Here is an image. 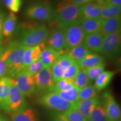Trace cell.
Listing matches in <instances>:
<instances>
[{"mask_svg": "<svg viewBox=\"0 0 121 121\" xmlns=\"http://www.w3.org/2000/svg\"><path fill=\"white\" fill-rule=\"evenodd\" d=\"M24 25L19 42L22 45L26 47H31L46 41L50 32L47 25L34 21Z\"/></svg>", "mask_w": 121, "mask_h": 121, "instance_id": "6da1fadb", "label": "cell"}, {"mask_svg": "<svg viewBox=\"0 0 121 121\" xmlns=\"http://www.w3.org/2000/svg\"><path fill=\"white\" fill-rule=\"evenodd\" d=\"M10 52L7 60V73L15 78L18 73L25 69L24 64V53L26 47L18 41H13L9 44Z\"/></svg>", "mask_w": 121, "mask_h": 121, "instance_id": "7a4b0ae2", "label": "cell"}, {"mask_svg": "<svg viewBox=\"0 0 121 121\" xmlns=\"http://www.w3.org/2000/svg\"><path fill=\"white\" fill-rule=\"evenodd\" d=\"M62 30L67 51L84 42L85 34L80 24V19L58 26Z\"/></svg>", "mask_w": 121, "mask_h": 121, "instance_id": "3957f363", "label": "cell"}, {"mask_svg": "<svg viewBox=\"0 0 121 121\" xmlns=\"http://www.w3.org/2000/svg\"><path fill=\"white\" fill-rule=\"evenodd\" d=\"M80 5L71 0H65L60 3L54 11L53 21L57 26L79 19Z\"/></svg>", "mask_w": 121, "mask_h": 121, "instance_id": "277c9868", "label": "cell"}, {"mask_svg": "<svg viewBox=\"0 0 121 121\" xmlns=\"http://www.w3.org/2000/svg\"><path fill=\"white\" fill-rule=\"evenodd\" d=\"M54 10L49 2H37L29 4L24 10V15L34 22H48L53 19Z\"/></svg>", "mask_w": 121, "mask_h": 121, "instance_id": "5b68a950", "label": "cell"}, {"mask_svg": "<svg viewBox=\"0 0 121 121\" xmlns=\"http://www.w3.org/2000/svg\"><path fill=\"white\" fill-rule=\"evenodd\" d=\"M25 106L24 95L16 86L14 80L12 78L8 96L4 101L0 103V107L6 112L13 114L25 109Z\"/></svg>", "mask_w": 121, "mask_h": 121, "instance_id": "8992f818", "label": "cell"}, {"mask_svg": "<svg viewBox=\"0 0 121 121\" xmlns=\"http://www.w3.org/2000/svg\"><path fill=\"white\" fill-rule=\"evenodd\" d=\"M39 103L45 108L62 113L75 109V103L65 100L52 91H49L44 94L39 100Z\"/></svg>", "mask_w": 121, "mask_h": 121, "instance_id": "52a82bcc", "label": "cell"}, {"mask_svg": "<svg viewBox=\"0 0 121 121\" xmlns=\"http://www.w3.org/2000/svg\"><path fill=\"white\" fill-rule=\"evenodd\" d=\"M121 30L103 37L101 52L109 60H115L120 54Z\"/></svg>", "mask_w": 121, "mask_h": 121, "instance_id": "ba28073f", "label": "cell"}, {"mask_svg": "<svg viewBox=\"0 0 121 121\" xmlns=\"http://www.w3.org/2000/svg\"><path fill=\"white\" fill-rule=\"evenodd\" d=\"M15 83L24 96H30L36 91L34 76L28 73L25 69L17 74L14 78Z\"/></svg>", "mask_w": 121, "mask_h": 121, "instance_id": "9c48e42d", "label": "cell"}, {"mask_svg": "<svg viewBox=\"0 0 121 121\" xmlns=\"http://www.w3.org/2000/svg\"><path fill=\"white\" fill-rule=\"evenodd\" d=\"M47 46L53 48L61 54L67 52L63 31L60 27L57 26L49 32L46 40Z\"/></svg>", "mask_w": 121, "mask_h": 121, "instance_id": "30bf717a", "label": "cell"}, {"mask_svg": "<svg viewBox=\"0 0 121 121\" xmlns=\"http://www.w3.org/2000/svg\"><path fill=\"white\" fill-rule=\"evenodd\" d=\"M36 90L39 92L49 91L53 85L51 67H44L34 76Z\"/></svg>", "mask_w": 121, "mask_h": 121, "instance_id": "8fae6325", "label": "cell"}, {"mask_svg": "<svg viewBox=\"0 0 121 121\" xmlns=\"http://www.w3.org/2000/svg\"><path fill=\"white\" fill-rule=\"evenodd\" d=\"M104 105L106 115L108 120H117L121 118V109L114 96L109 93H106L104 95Z\"/></svg>", "mask_w": 121, "mask_h": 121, "instance_id": "7c38bea8", "label": "cell"}, {"mask_svg": "<svg viewBox=\"0 0 121 121\" xmlns=\"http://www.w3.org/2000/svg\"><path fill=\"white\" fill-rule=\"evenodd\" d=\"M102 4L89 1L80 5L79 19H95L100 17Z\"/></svg>", "mask_w": 121, "mask_h": 121, "instance_id": "4fadbf2b", "label": "cell"}, {"mask_svg": "<svg viewBox=\"0 0 121 121\" xmlns=\"http://www.w3.org/2000/svg\"><path fill=\"white\" fill-rule=\"evenodd\" d=\"M75 109L85 118L87 121L93 110L100 104L98 97L81 100L75 103Z\"/></svg>", "mask_w": 121, "mask_h": 121, "instance_id": "5bb4252c", "label": "cell"}, {"mask_svg": "<svg viewBox=\"0 0 121 121\" xmlns=\"http://www.w3.org/2000/svg\"><path fill=\"white\" fill-rule=\"evenodd\" d=\"M121 16L120 15L114 17L103 20L99 33L104 37L119 31L121 30Z\"/></svg>", "mask_w": 121, "mask_h": 121, "instance_id": "9a60e30c", "label": "cell"}, {"mask_svg": "<svg viewBox=\"0 0 121 121\" xmlns=\"http://www.w3.org/2000/svg\"><path fill=\"white\" fill-rule=\"evenodd\" d=\"M103 37L100 33L87 34L85 37L83 43L91 53H100Z\"/></svg>", "mask_w": 121, "mask_h": 121, "instance_id": "2e32d148", "label": "cell"}, {"mask_svg": "<svg viewBox=\"0 0 121 121\" xmlns=\"http://www.w3.org/2000/svg\"><path fill=\"white\" fill-rule=\"evenodd\" d=\"M47 46L45 42L31 47H27L24 53V64L25 69L31 63L39 60L40 55L44 48Z\"/></svg>", "mask_w": 121, "mask_h": 121, "instance_id": "e0dca14e", "label": "cell"}, {"mask_svg": "<svg viewBox=\"0 0 121 121\" xmlns=\"http://www.w3.org/2000/svg\"><path fill=\"white\" fill-rule=\"evenodd\" d=\"M100 17L95 19H80V24L85 35L99 33L103 22Z\"/></svg>", "mask_w": 121, "mask_h": 121, "instance_id": "ac0fdd59", "label": "cell"}, {"mask_svg": "<svg viewBox=\"0 0 121 121\" xmlns=\"http://www.w3.org/2000/svg\"><path fill=\"white\" fill-rule=\"evenodd\" d=\"M60 54L56 50L47 45L42 50L39 57L43 66L45 67H51L55 63Z\"/></svg>", "mask_w": 121, "mask_h": 121, "instance_id": "d6986e66", "label": "cell"}, {"mask_svg": "<svg viewBox=\"0 0 121 121\" xmlns=\"http://www.w3.org/2000/svg\"><path fill=\"white\" fill-rule=\"evenodd\" d=\"M103 62H104L103 57L95 53H90L78 63L80 69H86Z\"/></svg>", "mask_w": 121, "mask_h": 121, "instance_id": "ffe728a7", "label": "cell"}, {"mask_svg": "<svg viewBox=\"0 0 121 121\" xmlns=\"http://www.w3.org/2000/svg\"><path fill=\"white\" fill-rule=\"evenodd\" d=\"M121 13V7L107 4L105 2L102 4L100 17L102 20H106L120 16Z\"/></svg>", "mask_w": 121, "mask_h": 121, "instance_id": "44dd1931", "label": "cell"}, {"mask_svg": "<svg viewBox=\"0 0 121 121\" xmlns=\"http://www.w3.org/2000/svg\"><path fill=\"white\" fill-rule=\"evenodd\" d=\"M17 17L14 13L10 12L7 16H6L2 28L3 37L8 38L11 36L16 29L17 24Z\"/></svg>", "mask_w": 121, "mask_h": 121, "instance_id": "7402d4cb", "label": "cell"}, {"mask_svg": "<svg viewBox=\"0 0 121 121\" xmlns=\"http://www.w3.org/2000/svg\"><path fill=\"white\" fill-rule=\"evenodd\" d=\"M91 53L84 43L69 50L66 53L74 61L78 62L86 56Z\"/></svg>", "mask_w": 121, "mask_h": 121, "instance_id": "603a6c76", "label": "cell"}, {"mask_svg": "<svg viewBox=\"0 0 121 121\" xmlns=\"http://www.w3.org/2000/svg\"><path fill=\"white\" fill-rule=\"evenodd\" d=\"M115 75V72L110 71H105L100 75L95 81L94 87L98 91L105 89L112 79Z\"/></svg>", "mask_w": 121, "mask_h": 121, "instance_id": "cb8c5ba5", "label": "cell"}, {"mask_svg": "<svg viewBox=\"0 0 121 121\" xmlns=\"http://www.w3.org/2000/svg\"><path fill=\"white\" fill-rule=\"evenodd\" d=\"M80 89L76 86H74L69 90L65 91H56V93L60 97L68 102L75 103L78 100V93Z\"/></svg>", "mask_w": 121, "mask_h": 121, "instance_id": "d4e9b609", "label": "cell"}, {"mask_svg": "<svg viewBox=\"0 0 121 121\" xmlns=\"http://www.w3.org/2000/svg\"><path fill=\"white\" fill-rule=\"evenodd\" d=\"M12 121H36L35 116L32 109L25 108L13 114Z\"/></svg>", "mask_w": 121, "mask_h": 121, "instance_id": "484cf974", "label": "cell"}, {"mask_svg": "<svg viewBox=\"0 0 121 121\" xmlns=\"http://www.w3.org/2000/svg\"><path fill=\"white\" fill-rule=\"evenodd\" d=\"M75 86L73 79L62 78L57 82L54 83L49 91L54 92L56 91H65L71 89Z\"/></svg>", "mask_w": 121, "mask_h": 121, "instance_id": "4316f807", "label": "cell"}, {"mask_svg": "<svg viewBox=\"0 0 121 121\" xmlns=\"http://www.w3.org/2000/svg\"><path fill=\"white\" fill-rule=\"evenodd\" d=\"M73 81L75 86L79 89L86 86L91 83L85 69H80L74 78Z\"/></svg>", "mask_w": 121, "mask_h": 121, "instance_id": "83f0119b", "label": "cell"}, {"mask_svg": "<svg viewBox=\"0 0 121 121\" xmlns=\"http://www.w3.org/2000/svg\"><path fill=\"white\" fill-rule=\"evenodd\" d=\"M12 78L4 76L0 78V103L6 99L10 91Z\"/></svg>", "mask_w": 121, "mask_h": 121, "instance_id": "f1b7e54d", "label": "cell"}, {"mask_svg": "<svg viewBox=\"0 0 121 121\" xmlns=\"http://www.w3.org/2000/svg\"><path fill=\"white\" fill-rule=\"evenodd\" d=\"M98 92L94 86L89 85L86 86L80 89L78 93V100L98 97Z\"/></svg>", "mask_w": 121, "mask_h": 121, "instance_id": "f546056e", "label": "cell"}, {"mask_svg": "<svg viewBox=\"0 0 121 121\" xmlns=\"http://www.w3.org/2000/svg\"><path fill=\"white\" fill-rule=\"evenodd\" d=\"M107 115L104 107L100 104L95 108L91 113L87 121H107Z\"/></svg>", "mask_w": 121, "mask_h": 121, "instance_id": "4dcf8cb0", "label": "cell"}, {"mask_svg": "<svg viewBox=\"0 0 121 121\" xmlns=\"http://www.w3.org/2000/svg\"><path fill=\"white\" fill-rule=\"evenodd\" d=\"M105 67V62H103L93 66V67L85 69L88 78L91 82L95 81L96 80V78L99 76L104 71Z\"/></svg>", "mask_w": 121, "mask_h": 121, "instance_id": "1f68e13d", "label": "cell"}, {"mask_svg": "<svg viewBox=\"0 0 121 121\" xmlns=\"http://www.w3.org/2000/svg\"><path fill=\"white\" fill-rule=\"evenodd\" d=\"M10 52V48L7 45L0 54V78L4 77L7 73V60Z\"/></svg>", "mask_w": 121, "mask_h": 121, "instance_id": "d6a6232c", "label": "cell"}, {"mask_svg": "<svg viewBox=\"0 0 121 121\" xmlns=\"http://www.w3.org/2000/svg\"><path fill=\"white\" fill-rule=\"evenodd\" d=\"M80 67L78 63L73 61L71 64L65 70L62 78L74 79L75 76L80 71Z\"/></svg>", "mask_w": 121, "mask_h": 121, "instance_id": "836d02e7", "label": "cell"}, {"mask_svg": "<svg viewBox=\"0 0 121 121\" xmlns=\"http://www.w3.org/2000/svg\"><path fill=\"white\" fill-rule=\"evenodd\" d=\"M1 2L11 13L19 11L22 4V0H1Z\"/></svg>", "mask_w": 121, "mask_h": 121, "instance_id": "e575fe53", "label": "cell"}, {"mask_svg": "<svg viewBox=\"0 0 121 121\" xmlns=\"http://www.w3.org/2000/svg\"><path fill=\"white\" fill-rule=\"evenodd\" d=\"M68 121H87L84 116L76 109L63 113Z\"/></svg>", "mask_w": 121, "mask_h": 121, "instance_id": "d590c367", "label": "cell"}, {"mask_svg": "<svg viewBox=\"0 0 121 121\" xmlns=\"http://www.w3.org/2000/svg\"><path fill=\"white\" fill-rule=\"evenodd\" d=\"M51 69L53 83L57 82L59 80L62 78L65 70L56 63L55 62L51 66Z\"/></svg>", "mask_w": 121, "mask_h": 121, "instance_id": "8d00e7d4", "label": "cell"}, {"mask_svg": "<svg viewBox=\"0 0 121 121\" xmlns=\"http://www.w3.org/2000/svg\"><path fill=\"white\" fill-rule=\"evenodd\" d=\"M44 67L43 64L40 60H36L34 62L31 63L25 69V70L29 73L30 75L34 76L36 74L38 73Z\"/></svg>", "mask_w": 121, "mask_h": 121, "instance_id": "74e56055", "label": "cell"}, {"mask_svg": "<svg viewBox=\"0 0 121 121\" xmlns=\"http://www.w3.org/2000/svg\"><path fill=\"white\" fill-rule=\"evenodd\" d=\"M73 61L74 60H72L66 53L60 55L55 62L65 70Z\"/></svg>", "mask_w": 121, "mask_h": 121, "instance_id": "f35d334b", "label": "cell"}, {"mask_svg": "<svg viewBox=\"0 0 121 121\" xmlns=\"http://www.w3.org/2000/svg\"><path fill=\"white\" fill-rule=\"evenodd\" d=\"M6 18V13L4 11L0 9V41L2 42L3 39L2 28L4 19Z\"/></svg>", "mask_w": 121, "mask_h": 121, "instance_id": "ab89813d", "label": "cell"}, {"mask_svg": "<svg viewBox=\"0 0 121 121\" xmlns=\"http://www.w3.org/2000/svg\"><path fill=\"white\" fill-rule=\"evenodd\" d=\"M53 121H68V120L63 113H60L56 115L53 118Z\"/></svg>", "mask_w": 121, "mask_h": 121, "instance_id": "60d3db41", "label": "cell"}, {"mask_svg": "<svg viewBox=\"0 0 121 121\" xmlns=\"http://www.w3.org/2000/svg\"><path fill=\"white\" fill-rule=\"evenodd\" d=\"M104 2L121 7V0H105Z\"/></svg>", "mask_w": 121, "mask_h": 121, "instance_id": "b9f144b4", "label": "cell"}, {"mask_svg": "<svg viewBox=\"0 0 121 121\" xmlns=\"http://www.w3.org/2000/svg\"><path fill=\"white\" fill-rule=\"evenodd\" d=\"M72 2L75 3V4H78V5H81V4H85V3L88 2L90 1V0H71Z\"/></svg>", "mask_w": 121, "mask_h": 121, "instance_id": "7bdbcfd3", "label": "cell"}, {"mask_svg": "<svg viewBox=\"0 0 121 121\" xmlns=\"http://www.w3.org/2000/svg\"><path fill=\"white\" fill-rule=\"evenodd\" d=\"M90 1H93V2H96L99 3H103L105 2V0H90Z\"/></svg>", "mask_w": 121, "mask_h": 121, "instance_id": "ee69618b", "label": "cell"}, {"mask_svg": "<svg viewBox=\"0 0 121 121\" xmlns=\"http://www.w3.org/2000/svg\"><path fill=\"white\" fill-rule=\"evenodd\" d=\"M3 50H4V48H3L2 47V42L0 41V54H1V53L2 52Z\"/></svg>", "mask_w": 121, "mask_h": 121, "instance_id": "f6af8a7d", "label": "cell"}, {"mask_svg": "<svg viewBox=\"0 0 121 121\" xmlns=\"http://www.w3.org/2000/svg\"><path fill=\"white\" fill-rule=\"evenodd\" d=\"M3 121V119H2V116H1V114H0V121Z\"/></svg>", "mask_w": 121, "mask_h": 121, "instance_id": "bcb514c9", "label": "cell"}, {"mask_svg": "<svg viewBox=\"0 0 121 121\" xmlns=\"http://www.w3.org/2000/svg\"><path fill=\"white\" fill-rule=\"evenodd\" d=\"M107 121H121L119 119H117V120H108Z\"/></svg>", "mask_w": 121, "mask_h": 121, "instance_id": "7dc6e473", "label": "cell"}, {"mask_svg": "<svg viewBox=\"0 0 121 121\" xmlns=\"http://www.w3.org/2000/svg\"><path fill=\"white\" fill-rule=\"evenodd\" d=\"M2 121H6V120H4V119H3Z\"/></svg>", "mask_w": 121, "mask_h": 121, "instance_id": "c3c4849f", "label": "cell"}, {"mask_svg": "<svg viewBox=\"0 0 121 121\" xmlns=\"http://www.w3.org/2000/svg\"><path fill=\"white\" fill-rule=\"evenodd\" d=\"M1 2V0H0V2Z\"/></svg>", "mask_w": 121, "mask_h": 121, "instance_id": "681fc988", "label": "cell"}]
</instances>
